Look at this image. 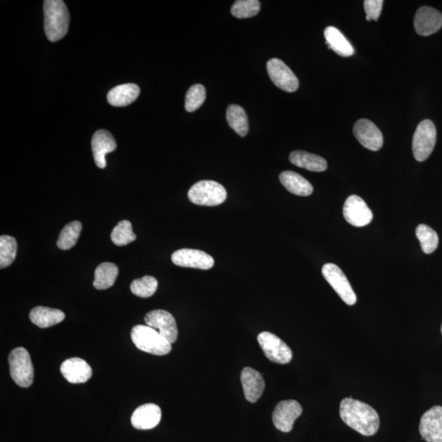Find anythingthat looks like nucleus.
I'll return each mask as SVG.
<instances>
[{"label":"nucleus","mask_w":442,"mask_h":442,"mask_svg":"<svg viewBox=\"0 0 442 442\" xmlns=\"http://www.w3.org/2000/svg\"><path fill=\"white\" fill-rule=\"evenodd\" d=\"M118 273V267L115 264L104 263L99 265L95 270L94 287L99 290H105L113 287Z\"/></svg>","instance_id":"a878e982"},{"label":"nucleus","mask_w":442,"mask_h":442,"mask_svg":"<svg viewBox=\"0 0 442 442\" xmlns=\"http://www.w3.org/2000/svg\"><path fill=\"white\" fill-rule=\"evenodd\" d=\"M44 30L51 42H57L66 36L70 23V14L62 0H46L44 2Z\"/></svg>","instance_id":"f03ea898"},{"label":"nucleus","mask_w":442,"mask_h":442,"mask_svg":"<svg viewBox=\"0 0 442 442\" xmlns=\"http://www.w3.org/2000/svg\"><path fill=\"white\" fill-rule=\"evenodd\" d=\"M344 218L355 227L368 225L374 218L373 213L359 196L351 195L346 200L343 207Z\"/></svg>","instance_id":"f8f14e48"},{"label":"nucleus","mask_w":442,"mask_h":442,"mask_svg":"<svg viewBox=\"0 0 442 442\" xmlns=\"http://www.w3.org/2000/svg\"><path fill=\"white\" fill-rule=\"evenodd\" d=\"M226 119L236 133L244 137L249 132L248 115L244 109L239 105L231 104L226 112Z\"/></svg>","instance_id":"bb28decb"},{"label":"nucleus","mask_w":442,"mask_h":442,"mask_svg":"<svg viewBox=\"0 0 442 442\" xmlns=\"http://www.w3.org/2000/svg\"><path fill=\"white\" fill-rule=\"evenodd\" d=\"M162 419V410L155 404H145L138 407L132 416L134 428L139 430L152 429L157 427Z\"/></svg>","instance_id":"aec40b11"},{"label":"nucleus","mask_w":442,"mask_h":442,"mask_svg":"<svg viewBox=\"0 0 442 442\" xmlns=\"http://www.w3.org/2000/svg\"><path fill=\"white\" fill-rule=\"evenodd\" d=\"M416 236L419 240L421 248L424 253H433L438 248L439 244L438 235L429 226L419 225L416 229Z\"/></svg>","instance_id":"cd10ccee"},{"label":"nucleus","mask_w":442,"mask_h":442,"mask_svg":"<svg viewBox=\"0 0 442 442\" xmlns=\"http://www.w3.org/2000/svg\"><path fill=\"white\" fill-rule=\"evenodd\" d=\"M245 398L255 403L261 398L265 388L263 375L253 368L246 367L241 373Z\"/></svg>","instance_id":"6ab92c4d"},{"label":"nucleus","mask_w":442,"mask_h":442,"mask_svg":"<svg viewBox=\"0 0 442 442\" xmlns=\"http://www.w3.org/2000/svg\"><path fill=\"white\" fill-rule=\"evenodd\" d=\"M17 251L16 239L12 236L2 235L0 238V268H6L12 265L16 258Z\"/></svg>","instance_id":"c756f323"},{"label":"nucleus","mask_w":442,"mask_h":442,"mask_svg":"<svg viewBox=\"0 0 442 442\" xmlns=\"http://www.w3.org/2000/svg\"><path fill=\"white\" fill-rule=\"evenodd\" d=\"M442 27V14L433 8L422 7L415 18V28L422 37H429L438 32Z\"/></svg>","instance_id":"dca6fc26"},{"label":"nucleus","mask_w":442,"mask_h":442,"mask_svg":"<svg viewBox=\"0 0 442 442\" xmlns=\"http://www.w3.org/2000/svg\"><path fill=\"white\" fill-rule=\"evenodd\" d=\"M441 334H442V325H441Z\"/></svg>","instance_id":"c9c22d12"},{"label":"nucleus","mask_w":442,"mask_h":442,"mask_svg":"<svg viewBox=\"0 0 442 442\" xmlns=\"http://www.w3.org/2000/svg\"><path fill=\"white\" fill-rule=\"evenodd\" d=\"M303 414V407L294 400L281 401L273 412L272 419L275 428L289 433L292 431L295 421Z\"/></svg>","instance_id":"9b49d317"},{"label":"nucleus","mask_w":442,"mask_h":442,"mask_svg":"<svg viewBox=\"0 0 442 442\" xmlns=\"http://www.w3.org/2000/svg\"><path fill=\"white\" fill-rule=\"evenodd\" d=\"M324 37L326 44L329 49L340 55L341 57H351L355 53L353 45L343 36L339 29L334 27H329L324 30Z\"/></svg>","instance_id":"393cba45"},{"label":"nucleus","mask_w":442,"mask_h":442,"mask_svg":"<svg viewBox=\"0 0 442 442\" xmlns=\"http://www.w3.org/2000/svg\"><path fill=\"white\" fill-rule=\"evenodd\" d=\"M419 433L427 442H442V407L434 406L420 419Z\"/></svg>","instance_id":"2eb2a0df"},{"label":"nucleus","mask_w":442,"mask_h":442,"mask_svg":"<svg viewBox=\"0 0 442 442\" xmlns=\"http://www.w3.org/2000/svg\"><path fill=\"white\" fill-rule=\"evenodd\" d=\"M279 180L291 194L306 197L313 193L312 184L298 173L290 170L284 172L279 175Z\"/></svg>","instance_id":"b1692460"},{"label":"nucleus","mask_w":442,"mask_h":442,"mask_svg":"<svg viewBox=\"0 0 442 442\" xmlns=\"http://www.w3.org/2000/svg\"><path fill=\"white\" fill-rule=\"evenodd\" d=\"M110 239L118 247L134 242L137 235L133 232L132 223L128 220L120 221L110 234Z\"/></svg>","instance_id":"7c9ffc66"},{"label":"nucleus","mask_w":442,"mask_h":442,"mask_svg":"<svg viewBox=\"0 0 442 442\" xmlns=\"http://www.w3.org/2000/svg\"><path fill=\"white\" fill-rule=\"evenodd\" d=\"M355 137L359 143L371 151H379L383 147L384 137L377 125L367 119H360L353 128Z\"/></svg>","instance_id":"4468645a"},{"label":"nucleus","mask_w":442,"mask_h":442,"mask_svg":"<svg viewBox=\"0 0 442 442\" xmlns=\"http://www.w3.org/2000/svg\"><path fill=\"white\" fill-rule=\"evenodd\" d=\"M322 274L345 303L349 305L356 303L358 298L353 289L343 270L338 265L332 263L325 264L322 268Z\"/></svg>","instance_id":"6e6552de"},{"label":"nucleus","mask_w":442,"mask_h":442,"mask_svg":"<svg viewBox=\"0 0 442 442\" xmlns=\"http://www.w3.org/2000/svg\"><path fill=\"white\" fill-rule=\"evenodd\" d=\"M139 94L140 89L137 84H122L110 90L108 101L114 107H125L134 103Z\"/></svg>","instance_id":"412c9836"},{"label":"nucleus","mask_w":442,"mask_h":442,"mask_svg":"<svg viewBox=\"0 0 442 442\" xmlns=\"http://www.w3.org/2000/svg\"><path fill=\"white\" fill-rule=\"evenodd\" d=\"M340 416L346 425L364 436H374L379 429L378 413L362 401L351 398L343 399L340 404Z\"/></svg>","instance_id":"f257e3e1"},{"label":"nucleus","mask_w":442,"mask_h":442,"mask_svg":"<svg viewBox=\"0 0 442 442\" xmlns=\"http://www.w3.org/2000/svg\"><path fill=\"white\" fill-rule=\"evenodd\" d=\"M60 370L64 378L73 384L87 383L93 374L87 361L77 358L65 360Z\"/></svg>","instance_id":"a211bd4d"},{"label":"nucleus","mask_w":442,"mask_h":442,"mask_svg":"<svg viewBox=\"0 0 442 442\" xmlns=\"http://www.w3.org/2000/svg\"><path fill=\"white\" fill-rule=\"evenodd\" d=\"M258 340L265 355L272 362L285 365L292 360V350L279 336L270 332H263L258 335Z\"/></svg>","instance_id":"0eeeda50"},{"label":"nucleus","mask_w":442,"mask_h":442,"mask_svg":"<svg viewBox=\"0 0 442 442\" xmlns=\"http://www.w3.org/2000/svg\"><path fill=\"white\" fill-rule=\"evenodd\" d=\"M10 374L15 384L21 388H29L34 380V368L31 356L23 348L14 349L9 355Z\"/></svg>","instance_id":"39448f33"},{"label":"nucleus","mask_w":442,"mask_h":442,"mask_svg":"<svg viewBox=\"0 0 442 442\" xmlns=\"http://www.w3.org/2000/svg\"><path fill=\"white\" fill-rule=\"evenodd\" d=\"M158 282L153 276H144L141 279H134L130 284L132 292L139 298H148L152 296L158 289Z\"/></svg>","instance_id":"2f4dec72"},{"label":"nucleus","mask_w":442,"mask_h":442,"mask_svg":"<svg viewBox=\"0 0 442 442\" xmlns=\"http://www.w3.org/2000/svg\"><path fill=\"white\" fill-rule=\"evenodd\" d=\"M436 129L430 120H424L417 127L412 143L415 158L418 162L428 159L435 147Z\"/></svg>","instance_id":"423d86ee"},{"label":"nucleus","mask_w":442,"mask_h":442,"mask_svg":"<svg viewBox=\"0 0 442 442\" xmlns=\"http://www.w3.org/2000/svg\"><path fill=\"white\" fill-rule=\"evenodd\" d=\"M133 343L140 351L155 355H168L172 351V343L157 330L148 325H137L132 330Z\"/></svg>","instance_id":"7ed1b4c3"},{"label":"nucleus","mask_w":442,"mask_h":442,"mask_svg":"<svg viewBox=\"0 0 442 442\" xmlns=\"http://www.w3.org/2000/svg\"><path fill=\"white\" fill-rule=\"evenodd\" d=\"M206 99V89L203 84H194L188 90L185 97V110L189 113L198 110Z\"/></svg>","instance_id":"72a5a7b5"},{"label":"nucleus","mask_w":442,"mask_h":442,"mask_svg":"<svg viewBox=\"0 0 442 442\" xmlns=\"http://www.w3.org/2000/svg\"><path fill=\"white\" fill-rule=\"evenodd\" d=\"M383 5V0H365L364 7L366 13V19L368 21H378Z\"/></svg>","instance_id":"f704fd0d"},{"label":"nucleus","mask_w":442,"mask_h":442,"mask_svg":"<svg viewBox=\"0 0 442 442\" xmlns=\"http://www.w3.org/2000/svg\"><path fill=\"white\" fill-rule=\"evenodd\" d=\"M172 263L182 267L209 270L213 267L215 260L212 255L197 249L183 248L172 255Z\"/></svg>","instance_id":"ddd939ff"},{"label":"nucleus","mask_w":442,"mask_h":442,"mask_svg":"<svg viewBox=\"0 0 442 442\" xmlns=\"http://www.w3.org/2000/svg\"><path fill=\"white\" fill-rule=\"evenodd\" d=\"M267 72L272 82L284 91L293 93L299 87V80L287 65L279 58L270 59Z\"/></svg>","instance_id":"9d476101"},{"label":"nucleus","mask_w":442,"mask_h":442,"mask_svg":"<svg viewBox=\"0 0 442 442\" xmlns=\"http://www.w3.org/2000/svg\"><path fill=\"white\" fill-rule=\"evenodd\" d=\"M260 10L258 0H238L231 8V13L237 18H250L258 15Z\"/></svg>","instance_id":"473e14b6"},{"label":"nucleus","mask_w":442,"mask_h":442,"mask_svg":"<svg viewBox=\"0 0 442 442\" xmlns=\"http://www.w3.org/2000/svg\"><path fill=\"white\" fill-rule=\"evenodd\" d=\"M289 160L296 167L314 172H324L328 168L327 162L324 158L318 155L304 152V151H294L290 154Z\"/></svg>","instance_id":"4be33fe9"},{"label":"nucleus","mask_w":442,"mask_h":442,"mask_svg":"<svg viewBox=\"0 0 442 442\" xmlns=\"http://www.w3.org/2000/svg\"><path fill=\"white\" fill-rule=\"evenodd\" d=\"M145 323L149 327L157 330L170 343H175L178 339L177 321L168 311L155 310L145 316Z\"/></svg>","instance_id":"1a4fd4ad"},{"label":"nucleus","mask_w":442,"mask_h":442,"mask_svg":"<svg viewBox=\"0 0 442 442\" xmlns=\"http://www.w3.org/2000/svg\"><path fill=\"white\" fill-rule=\"evenodd\" d=\"M65 319V314L62 310L37 306L30 313V320L34 324L42 329L52 327L61 323Z\"/></svg>","instance_id":"5701e85b"},{"label":"nucleus","mask_w":442,"mask_h":442,"mask_svg":"<svg viewBox=\"0 0 442 442\" xmlns=\"http://www.w3.org/2000/svg\"><path fill=\"white\" fill-rule=\"evenodd\" d=\"M188 197L196 205L215 207L227 198V191L222 184L213 180H201L190 188Z\"/></svg>","instance_id":"20e7f679"},{"label":"nucleus","mask_w":442,"mask_h":442,"mask_svg":"<svg viewBox=\"0 0 442 442\" xmlns=\"http://www.w3.org/2000/svg\"><path fill=\"white\" fill-rule=\"evenodd\" d=\"M91 145L95 163L99 168L104 169L107 165L105 157L117 149L115 139L108 130H100L94 134Z\"/></svg>","instance_id":"f3484780"},{"label":"nucleus","mask_w":442,"mask_h":442,"mask_svg":"<svg viewBox=\"0 0 442 442\" xmlns=\"http://www.w3.org/2000/svg\"><path fill=\"white\" fill-rule=\"evenodd\" d=\"M82 230V225L79 221H72L65 226L59 235L58 247L62 250H68L74 247L77 243L80 232Z\"/></svg>","instance_id":"c85d7f7f"}]
</instances>
